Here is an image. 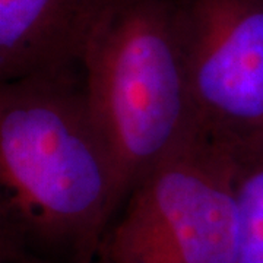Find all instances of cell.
Segmentation results:
<instances>
[{"label":"cell","instance_id":"6da1fadb","mask_svg":"<svg viewBox=\"0 0 263 263\" xmlns=\"http://www.w3.org/2000/svg\"><path fill=\"white\" fill-rule=\"evenodd\" d=\"M126 192L81 69L0 82L6 263H95Z\"/></svg>","mask_w":263,"mask_h":263},{"label":"cell","instance_id":"7a4b0ae2","mask_svg":"<svg viewBox=\"0 0 263 263\" xmlns=\"http://www.w3.org/2000/svg\"><path fill=\"white\" fill-rule=\"evenodd\" d=\"M81 72L89 107L119 164L127 200L161 161L199 135L177 0H100Z\"/></svg>","mask_w":263,"mask_h":263},{"label":"cell","instance_id":"3957f363","mask_svg":"<svg viewBox=\"0 0 263 263\" xmlns=\"http://www.w3.org/2000/svg\"><path fill=\"white\" fill-rule=\"evenodd\" d=\"M233 157L196 135L135 187L114 221L103 263H237Z\"/></svg>","mask_w":263,"mask_h":263},{"label":"cell","instance_id":"277c9868","mask_svg":"<svg viewBox=\"0 0 263 263\" xmlns=\"http://www.w3.org/2000/svg\"><path fill=\"white\" fill-rule=\"evenodd\" d=\"M177 21L199 135L263 148V0H177Z\"/></svg>","mask_w":263,"mask_h":263},{"label":"cell","instance_id":"5b68a950","mask_svg":"<svg viewBox=\"0 0 263 263\" xmlns=\"http://www.w3.org/2000/svg\"><path fill=\"white\" fill-rule=\"evenodd\" d=\"M100 0H0V81L81 69Z\"/></svg>","mask_w":263,"mask_h":263},{"label":"cell","instance_id":"8992f818","mask_svg":"<svg viewBox=\"0 0 263 263\" xmlns=\"http://www.w3.org/2000/svg\"><path fill=\"white\" fill-rule=\"evenodd\" d=\"M237 200V263H263V148L231 155Z\"/></svg>","mask_w":263,"mask_h":263},{"label":"cell","instance_id":"52a82bcc","mask_svg":"<svg viewBox=\"0 0 263 263\" xmlns=\"http://www.w3.org/2000/svg\"><path fill=\"white\" fill-rule=\"evenodd\" d=\"M95 263H103V262H101V260H97V262H95Z\"/></svg>","mask_w":263,"mask_h":263}]
</instances>
